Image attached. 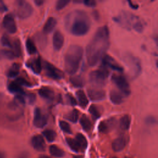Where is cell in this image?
I'll use <instances>...</instances> for the list:
<instances>
[{
    "label": "cell",
    "instance_id": "5bb4252c",
    "mask_svg": "<svg viewBox=\"0 0 158 158\" xmlns=\"http://www.w3.org/2000/svg\"><path fill=\"white\" fill-rule=\"evenodd\" d=\"M64 41V38L62 33L59 31L56 30L53 35L52 37V43L53 48L56 51H59L63 46Z\"/></svg>",
    "mask_w": 158,
    "mask_h": 158
},
{
    "label": "cell",
    "instance_id": "7dc6e473",
    "mask_svg": "<svg viewBox=\"0 0 158 158\" xmlns=\"http://www.w3.org/2000/svg\"><path fill=\"white\" fill-rule=\"evenodd\" d=\"M34 2L35 3V4L38 6H41V5H43V4L44 3V1L43 0H35Z\"/></svg>",
    "mask_w": 158,
    "mask_h": 158
},
{
    "label": "cell",
    "instance_id": "ac0fdd59",
    "mask_svg": "<svg viewBox=\"0 0 158 158\" xmlns=\"http://www.w3.org/2000/svg\"><path fill=\"white\" fill-rule=\"evenodd\" d=\"M127 144L126 138L122 136L117 138L112 143V149L116 152L121 151Z\"/></svg>",
    "mask_w": 158,
    "mask_h": 158
},
{
    "label": "cell",
    "instance_id": "9a60e30c",
    "mask_svg": "<svg viewBox=\"0 0 158 158\" xmlns=\"http://www.w3.org/2000/svg\"><path fill=\"white\" fill-rule=\"evenodd\" d=\"M31 143L33 147L37 151H43L45 149L46 144L42 136L40 135H35L31 139Z\"/></svg>",
    "mask_w": 158,
    "mask_h": 158
},
{
    "label": "cell",
    "instance_id": "7bdbcfd3",
    "mask_svg": "<svg viewBox=\"0 0 158 158\" xmlns=\"http://www.w3.org/2000/svg\"><path fill=\"white\" fill-rule=\"evenodd\" d=\"M27 99L30 104H33L36 101V96L33 93H29L27 96Z\"/></svg>",
    "mask_w": 158,
    "mask_h": 158
},
{
    "label": "cell",
    "instance_id": "b9f144b4",
    "mask_svg": "<svg viewBox=\"0 0 158 158\" xmlns=\"http://www.w3.org/2000/svg\"><path fill=\"white\" fill-rule=\"evenodd\" d=\"M16 83H17L19 85H23V86H31V84L28 82L27 80H25L24 78H18L15 81Z\"/></svg>",
    "mask_w": 158,
    "mask_h": 158
},
{
    "label": "cell",
    "instance_id": "484cf974",
    "mask_svg": "<svg viewBox=\"0 0 158 158\" xmlns=\"http://www.w3.org/2000/svg\"><path fill=\"white\" fill-rule=\"evenodd\" d=\"M77 143L78 144L80 150H84L86 148L88 143L85 136L81 133H77L75 138Z\"/></svg>",
    "mask_w": 158,
    "mask_h": 158
},
{
    "label": "cell",
    "instance_id": "f35d334b",
    "mask_svg": "<svg viewBox=\"0 0 158 158\" xmlns=\"http://www.w3.org/2000/svg\"><path fill=\"white\" fill-rule=\"evenodd\" d=\"M70 1L69 0H59L56 4V9L57 10H61L64 8L68 3H69Z\"/></svg>",
    "mask_w": 158,
    "mask_h": 158
},
{
    "label": "cell",
    "instance_id": "d4e9b609",
    "mask_svg": "<svg viewBox=\"0 0 158 158\" xmlns=\"http://www.w3.org/2000/svg\"><path fill=\"white\" fill-rule=\"evenodd\" d=\"M80 125H81L83 129L84 130H85L86 131H89L91 130L92 123H91L90 120L89 119L88 117L86 115L83 114L81 116V117L80 118Z\"/></svg>",
    "mask_w": 158,
    "mask_h": 158
},
{
    "label": "cell",
    "instance_id": "8992f818",
    "mask_svg": "<svg viewBox=\"0 0 158 158\" xmlns=\"http://www.w3.org/2000/svg\"><path fill=\"white\" fill-rule=\"evenodd\" d=\"M15 14L19 18L21 19H24L29 17L33 13V9L31 5L25 1H17L15 2Z\"/></svg>",
    "mask_w": 158,
    "mask_h": 158
},
{
    "label": "cell",
    "instance_id": "ee69618b",
    "mask_svg": "<svg viewBox=\"0 0 158 158\" xmlns=\"http://www.w3.org/2000/svg\"><path fill=\"white\" fill-rule=\"evenodd\" d=\"M83 2L85 4V5L87 7H94L96 6V2L94 0H85Z\"/></svg>",
    "mask_w": 158,
    "mask_h": 158
},
{
    "label": "cell",
    "instance_id": "f1b7e54d",
    "mask_svg": "<svg viewBox=\"0 0 158 158\" xmlns=\"http://www.w3.org/2000/svg\"><path fill=\"white\" fill-rule=\"evenodd\" d=\"M12 52H14L15 57H19L22 54V49H21V44L20 41L18 39L15 40L12 42Z\"/></svg>",
    "mask_w": 158,
    "mask_h": 158
},
{
    "label": "cell",
    "instance_id": "8fae6325",
    "mask_svg": "<svg viewBox=\"0 0 158 158\" xmlns=\"http://www.w3.org/2000/svg\"><path fill=\"white\" fill-rule=\"evenodd\" d=\"M3 27L9 33H15L17 31V25L14 17L10 14L6 15L2 20Z\"/></svg>",
    "mask_w": 158,
    "mask_h": 158
},
{
    "label": "cell",
    "instance_id": "7c38bea8",
    "mask_svg": "<svg viewBox=\"0 0 158 158\" xmlns=\"http://www.w3.org/2000/svg\"><path fill=\"white\" fill-rule=\"evenodd\" d=\"M89 99L93 101H99L104 99L106 93L104 90L98 88H91L87 90Z\"/></svg>",
    "mask_w": 158,
    "mask_h": 158
},
{
    "label": "cell",
    "instance_id": "816d5d0a",
    "mask_svg": "<svg viewBox=\"0 0 158 158\" xmlns=\"http://www.w3.org/2000/svg\"><path fill=\"white\" fill-rule=\"evenodd\" d=\"M73 158H82V157L80 156H74Z\"/></svg>",
    "mask_w": 158,
    "mask_h": 158
},
{
    "label": "cell",
    "instance_id": "1f68e13d",
    "mask_svg": "<svg viewBox=\"0 0 158 158\" xmlns=\"http://www.w3.org/2000/svg\"><path fill=\"white\" fill-rule=\"evenodd\" d=\"M15 57V56L12 50L0 49V59H6L9 60H12Z\"/></svg>",
    "mask_w": 158,
    "mask_h": 158
},
{
    "label": "cell",
    "instance_id": "603a6c76",
    "mask_svg": "<svg viewBox=\"0 0 158 158\" xmlns=\"http://www.w3.org/2000/svg\"><path fill=\"white\" fill-rule=\"evenodd\" d=\"M76 96L77 97L79 105L82 107V108H85L88 104V99L84 93L83 91L82 90H78L76 92Z\"/></svg>",
    "mask_w": 158,
    "mask_h": 158
},
{
    "label": "cell",
    "instance_id": "e575fe53",
    "mask_svg": "<svg viewBox=\"0 0 158 158\" xmlns=\"http://www.w3.org/2000/svg\"><path fill=\"white\" fill-rule=\"evenodd\" d=\"M89 112L93 118L97 119L101 117V112L99 108L94 104H92L89 107Z\"/></svg>",
    "mask_w": 158,
    "mask_h": 158
},
{
    "label": "cell",
    "instance_id": "681fc988",
    "mask_svg": "<svg viewBox=\"0 0 158 158\" xmlns=\"http://www.w3.org/2000/svg\"><path fill=\"white\" fill-rule=\"evenodd\" d=\"M0 158H5V155L2 152H0Z\"/></svg>",
    "mask_w": 158,
    "mask_h": 158
},
{
    "label": "cell",
    "instance_id": "f907efd6",
    "mask_svg": "<svg viewBox=\"0 0 158 158\" xmlns=\"http://www.w3.org/2000/svg\"><path fill=\"white\" fill-rule=\"evenodd\" d=\"M40 158H49V157H48V156H41V157H40Z\"/></svg>",
    "mask_w": 158,
    "mask_h": 158
},
{
    "label": "cell",
    "instance_id": "e0dca14e",
    "mask_svg": "<svg viewBox=\"0 0 158 158\" xmlns=\"http://www.w3.org/2000/svg\"><path fill=\"white\" fill-rule=\"evenodd\" d=\"M115 120L113 118L106 120L101 121L98 126V130L101 133H106L108 132L115 125Z\"/></svg>",
    "mask_w": 158,
    "mask_h": 158
},
{
    "label": "cell",
    "instance_id": "c3c4849f",
    "mask_svg": "<svg viewBox=\"0 0 158 158\" xmlns=\"http://www.w3.org/2000/svg\"><path fill=\"white\" fill-rule=\"evenodd\" d=\"M128 3L130 4V6L132 8V9H136L138 7V4H132L131 1H128Z\"/></svg>",
    "mask_w": 158,
    "mask_h": 158
},
{
    "label": "cell",
    "instance_id": "ba28073f",
    "mask_svg": "<svg viewBox=\"0 0 158 158\" xmlns=\"http://www.w3.org/2000/svg\"><path fill=\"white\" fill-rule=\"evenodd\" d=\"M125 61L130 70L131 75L133 77L139 75L141 70V63L139 59L131 55H127L125 57Z\"/></svg>",
    "mask_w": 158,
    "mask_h": 158
},
{
    "label": "cell",
    "instance_id": "7a4b0ae2",
    "mask_svg": "<svg viewBox=\"0 0 158 158\" xmlns=\"http://www.w3.org/2000/svg\"><path fill=\"white\" fill-rule=\"evenodd\" d=\"M90 20L87 14L81 10H75L69 13L64 19L65 28L72 35L82 36L90 28Z\"/></svg>",
    "mask_w": 158,
    "mask_h": 158
},
{
    "label": "cell",
    "instance_id": "4dcf8cb0",
    "mask_svg": "<svg viewBox=\"0 0 158 158\" xmlns=\"http://www.w3.org/2000/svg\"><path fill=\"white\" fill-rule=\"evenodd\" d=\"M49 152L51 155L58 157H63L64 155V152L62 149L59 148L56 145H51L49 147Z\"/></svg>",
    "mask_w": 158,
    "mask_h": 158
},
{
    "label": "cell",
    "instance_id": "9c48e42d",
    "mask_svg": "<svg viewBox=\"0 0 158 158\" xmlns=\"http://www.w3.org/2000/svg\"><path fill=\"white\" fill-rule=\"evenodd\" d=\"M44 68L45 70L46 75L48 77L54 80H60L64 76L62 70H59L47 61L44 62Z\"/></svg>",
    "mask_w": 158,
    "mask_h": 158
},
{
    "label": "cell",
    "instance_id": "4fadbf2b",
    "mask_svg": "<svg viewBox=\"0 0 158 158\" xmlns=\"http://www.w3.org/2000/svg\"><path fill=\"white\" fill-rule=\"evenodd\" d=\"M102 65L104 66L107 69L110 68L118 72L123 71V68L120 65H118V64L114 60V59L107 55H105L102 57Z\"/></svg>",
    "mask_w": 158,
    "mask_h": 158
},
{
    "label": "cell",
    "instance_id": "74e56055",
    "mask_svg": "<svg viewBox=\"0 0 158 158\" xmlns=\"http://www.w3.org/2000/svg\"><path fill=\"white\" fill-rule=\"evenodd\" d=\"M1 43L5 47H7L10 48H12V42H11L10 38L6 35H4L3 36H2L1 38Z\"/></svg>",
    "mask_w": 158,
    "mask_h": 158
},
{
    "label": "cell",
    "instance_id": "3957f363",
    "mask_svg": "<svg viewBox=\"0 0 158 158\" xmlns=\"http://www.w3.org/2000/svg\"><path fill=\"white\" fill-rule=\"evenodd\" d=\"M83 54L81 46L77 44L70 46L64 57V68L67 73L73 75L78 71Z\"/></svg>",
    "mask_w": 158,
    "mask_h": 158
},
{
    "label": "cell",
    "instance_id": "52a82bcc",
    "mask_svg": "<svg viewBox=\"0 0 158 158\" xmlns=\"http://www.w3.org/2000/svg\"><path fill=\"white\" fill-rule=\"evenodd\" d=\"M111 80L117 86L123 95H130L131 93L130 85L127 80L123 75L114 73L111 77Z\"/></svg>",
    "mask_w": 158,
    "mask_h": 158
},
{
    "label": "cell",
    "instance_id": "db71d44e",
    "mask_svg": "<svg viewBox=\"0 0 158 158\" xmlns=\"http://www.w3.org/2000/svg\"><path fill=\"white\" fill-rule=\"evenodd\" d=\"M0 95H1V94H0Z\"/></svg>",
    "mask_w": 158,
    "mask_h": 158
},
{
    "label": "cell",
    "instance_id": "60d3db41",
    "mask_svg": "<svg viewBox=\"0 0 158 158\" xmlns=\"http://www.w3.org/2000/svg\"><path fill=\"white\" fill-rule=\"evenodd\" d=\"M66 99L69 104L71 106H75L77 104V101L75 98L71 94H67L66 95Z\"/></svg>",
    "mask_w": 158,
    "mask_h": 158
},
{
    "label": "cell",
    "instance_id": "83f0119b",
    "mask_svg": "<svg viewBox=\"0 0 158 158\" xmlns=\"http://www.w3.org/2000/svg\"><path fill=\"white\" fill-rule=\"evenodd\" d=\"M19 70H20V65L19 64L14 63L8 69L7 72V75L10 78H14L19 74Z\"/></svg>",
    "mask_w": 158,
    "mask_h": 158
},
{
    "label": "cell",
    "instance_id": "d6986e66",
    "mask_svg": "<svg viewBox=\"0 0 158 158\" xmlns=\"http://www.w3.org/2000/svg\"><path fill=\"white\" fill-rule=\"evenodd\" d=\"M38 94L43 99L51 101L54 99L55 93L54 91L50 88H42L38 91Z\"/></svg>",
    "mask_w": 158,
    "mask_h": 158
},
{
    "label": "cell",
    "instance_id": "2e32d148",
    "mask_svg": "<svg viewBox=\"0 0 158 158\" xmlns=\"http://www.w3.org/2000/svg\"><path fill=\"white\" fill-rule=\"evenodd\" d=\"M27 65L35 73L38 74L41 72L42 64L40 57L31 59L27 62Z\"/></svg>",
    "mask_w": 158,
    "mask_h": 158
},
{
    "label": "cell",
    "instance_id": "5b68a950",
    "mask_svg": "<svg viewBox=\"0 0 158 158\" xmlns=\"http://www.w3.org/2000/svg\"><path fill=\"white\" fill-rule=\"evenodd\" d=\"M109 72L108 69L102 65L99 69L92 71L89 75V82L95 87L104 86L107 81Z\"/></svg>",
    "mask_w": 158,
    "mask_h": 158
},
{
    "label": "cell",
    "instance_id": "30bf717a",
    "mask_svg": "<svg viewBox=\"0 0 158 158\" xmlns=\"http://www.w3.org/2000/svg\"><path fill=\"white\" fill-rule=\"evenodd\" d=\"M48 118L45 114H44L41 110L36 107L34 111L33 124L37 128H43L47 123Z\"/></svg>",
    "mask_w": 158,
    "mask_h": 158
},
{
    "label": "cell",
    "instance_id": "cb8c5ba5",
    "mask_svg": "<svg viewBox=\"0 0 158 158\" xmlns=\"http://www.w3.org/2000/svg\"><path fill=\"white\" fill-rule=\"evenodd\" d=\"M72 85L76 88H81L85 85V80L81 75H73L70 78Z\"/></svg>",
    "mask_w": 158,
    "mask_h": 158
},
{
    "label": "cell",
    "instance_id": "277c9868",
    "mask_svg": "<svg viewBox=\"0 0 158 158\" xmlns=\"http://www.w3.org/2000/svg\"><path fill=\"white\" fill-rule=\"evenodd\" d=\"M113 20L118 23L123 28L130 30L133 28L137 32L143 31L145 23L139 17L128 12L123 11L117 17L113 18Z\"/></svg>",
    "mask_w": 158,
    "mask_h": 158
},
{
    "label": "cell",
    "instance_id": "8d00e7d4",
    "mask_svg": "<svg viewBox=\"0 0 158 158\" xmlns=\"http://www.w3.org/2000/svg\"><path fill=\"white\" fill-rule=\"evenodd\" d=\"M59 123V126H60L61 130L64 132L69 133V134L72 133V130H71L70 126L67 122L63 121V120H60Z\"/></svg>",
    "mask_w": 158,
    "mask_h": 158
},
{
    "label": "cell",
    "instance_id": "f5cc1de1",
    "mask_svg": "<svg viewBox=\"0 0 158 158\" xmlns=\"http://www.w3.org/2000/svg\"><path fill=\"white\" fill-rule=\"evenodd\" d=\"M111 158H117V157H111Z\"/></svg>",
    "mask_w": 158,
    "mask_h": 158
},
{
    "label": "cell",
    "instance_id": "ffe728a7",
    "mask_svg": "<svg viewBox=\"0 0 158 158\" xmlns=\"http://www.w3.org/2000/svg\"><path fill=\"white\" fill-rule=\"evenodd\" d=\"M57 21L54 17H49L43 27V31L45 33H51L56 27Z\"/></svg>",
    "mask_w": 158,
    "mask_h": 158
},
{
    "label": "cell",
    "instance_id": "f6af8a7d",
    "mask_svg": "<svg viewBox=\"0 0 158 158\" xmlns=\"http://www.w3.org/2000/svg\"><path fill=\"white\" fill-rule=\"evenodd\" d=\"M7 10V7L4 3V2L0 1V13L1 12H4Z\"/></svg>",
    "mask_w": 158,
    "mask_h": 158
},
{
    "label": "cell",
    "instance_id": "7402d4cb",
    "mask_svg": "<svg viewBox=\"0 0 158 158\" xmlns=\"http://www.w3.org/2000/svg\"><path fill=\"white\" fill-rule=\"evenodd\" d=\"M7 88L9 92L16 94L17 95H23L25 94V92L23 91L21 86L15 81H12L9 83Z\"/></svg>",
    "mask_w": 158,
    "mask_h": 158
},
{
    "label": "cell",
    "instance_id": "44dd1931",
    "mask_svg": "<svg viewBox=\"0 0 158 158\" xmlns=\"http://www.w3.org/2000/svg\"><path fill=\"white\" fill-rule=\"evenodd\" d=\"M109 97H110V100L114 104L118 105L123 102L122 94L120 92L116 90H114V89L112 90L110 92Z\"/></svg>",
    "mask_w": 158,
    "mask_h": 158
},
{
    "label": "cell",
    "instance_id": "f546056e",
    "mask_svg": "<svg viewBox=\"0 0 158 158\" xmlns=\"http://www.w3.org/2000/svg\"><path fill=\"white\" fill-rule=\"evenodd\" d=\"M26 48L27 52L30 55L34 54L37 52L36 47L33 41L30 38H28L26 41Z\"/></svg>",
    "mask_w": 158,
    "mask_h": 158
},
{
    "label": "cell",
    "instance_id": "bcb514c9",
    "mask_svg": "<svg viewBox=\"0 0 158 158\" xmlns=\"http://www.w3.org/2000/svg\"><path fill=\"white\" fill-rule=\"evenodd\" d=\"M146 122L148 123H151V124H153L154 123H156V119L154 117H148L146 119Z\"/></svg>",
    "mask_w": 158,
    "mask_h": 158
},
{
    "label": "cell",
    "instance_id": "ab89813d",
    "mask_svg": "<svg viewBox=\"0 0 158 158\" xmlns=\"http://www.w3.org/2000/svg\"><path fill=\"white\" fill-rule=\"evenodd\" d=\"M44 34H39L37 35V41L39 44V45H42V46H44V44H46V38L45 37V35H44Z\"/></svg>",
    "mask_w": 158,
    "mask_h": 158
},
{
    "label": "cell",
    "instance_id": "4316f807",
    "mask_svg": "<svg viewBox=\"0 0 158 158\" xmlns=\"http://www.w3.org/2000/svg\"><path fill=\"white\" fill-rule=\"evenodd\" d=\"M131 123V118L128 115H123L120 120V127L123 130L129 129Z\"/></svg>",
    "mask_w": 158,
    "mask_h": 158
},
{
    "label": "cell",
    "instance_id": "d590c367",
    "mask_svg": "<svg viewBox=\"0 0 158 158\" xmlns=\"http://www.w3.org/2000/svg\"><path fill=\"white\" fill-rule=\"evenodd\" d=\"M66 142H67V144L69 145V146L70 148V149L72 150H73V151L78 152V151H80V149L75 139H73L71 138H67Z\"/></svg>",
    "mask_w": 158,
    "mask_h": 158
},
{
    "label": "cell",
    "instance_id": "836d02e7",
    "mask_svg": "<svg viewBox=\"0 0 158 158\" xmlns=\"http://www.w3.org/2000/svg\"><path fill=\"white\" fill-rule=\"evenodd\" d=\"M79 111L77 109H73L66 116V118L73 123H76L78 119Z\"/></svg>",
    "mask_w": 158,
    "mask_h": 158
},
{
    "label": "cell",
    "instance_id": "6da1fadb",
    "mask_svg": "<svg viewBox=\"0 0 158 158\" xmlns=\"http://www.w3.org/2000/svg\"><path fill=\"white\" fill-rule=\"evenodd\" d=\"M109 46V31L107 26L99 27L86 48V60L89 66L96 65L104 56Z\"/></svg>",
    "mask_w": 158,
    "mask_h": 158
},
{
    "label": "cell",
    "instance_id": "d6a6232c",
    "mask_svg": "<svg viewBox=\"0 0 158 158\" xmlns=\"http://www.w3.org/2000/svg\"><path fill=\"white\" fill-rule=\"evenodd\" d=\"M43 135L46 138V139L49 141L52 142L54 141L56 138V133L55 131L51 129H46L43 131Z\"/></svg>",
    "mask_w": 158,
    "mask_h": 158
}]
</instances>
